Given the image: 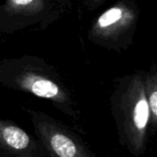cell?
<instances>
[{"label": "cell", "instance_id": "obj_1", "mask_svg": "<svg viewBox=\"0 0 157 157\" xmlns=\"http://www.w3.org/2000/svg\"><path fill=\"white\" fill-rule=\"evenodd\" d=\"M145 74L143 71L121 78L116 82L110 97V108L119 142L134 156L145 153L150 128Z\"/></svg>", "mask_w": 157, "mask_h": 157}, {"label": "cell", "instance_id": "obj_6", "mask_svg": "<svg viewBox=\"0 0 157 157\" xmlns=\"http://www.w3.org/2000/svg\"><path fill=\"white\" fill-rule=\"evenodd\" d=\"M37 139L14 122L0 118V157H46Z\"/></svg>", "mask_w": 157, "mask_h": 157}, {"label": "cell", "instance_id": "obj_4", "mask_svg": "<svg viewBox=\"0 0 157 157\" xmlns=\"http://www.w3.org/2000/svg\"><path fill=\"white\" fill-rule=\"evenodd\" d=\"M138 17L134 1L120 0L95 19L88 30V38L108 49H125L132 42Z\"/></svg>", "mask_w": 157, "mask_h": 157}, {"label": "cell", "instance_id": "obj_2", "mask_svg": "<svg viewBox=\"0 0 157 157\" xmlns=\"http://www.w3.org/2000/svg\"><path fill=\"white\" fill-rule=\"evenodd\" d=\"M0 85L50 101L68 117L76 118V105L53 67L34 56L0 61Z\"/></svg>", "mask_w": 157, "mask_h": 157}, {"label": "cell", "instance_id": "obj_5", "mask_svg": "<svg viewBox=\"0 0 157 157\" xmlns=\"http://www.w3.org/2000/svg\"><path fill=\"white\" fill-rule=\"evenodd\" d=\"M34 133L49 157H98L73 130L43 112L29 110Z\"/></svg>", "mask_w": 157, "mask_h": 157}, {"label": "cell", "instance_id": "obj_8", "mask_svg": "<svg viewBox=\"0 0 157 157\" xmlns=\"http://www.w3.org/2000/svg\"><path fill=\"white\" fill-rule=\"evenodd\" d=\"M106 0H83L84 4L88 9H95L105 3Z\"/></svg>", "mask_w": 157, "mask_h": 157}, {"label": "cell", "instance_id": "obj_7", "mask_svg": "<svg viewBox=\"0 0 157 157\" xmlns=\"http://www.w3.org/2000/svg\"><path fill=\"white\" fill-rule=\"evenodd\" d=\"M145 93L150 111V127L154 132L157 129V72L155 66L145 74Z\"/></svg>", "mask_w": 157, "mask_h": 157}, {"label": "cell", "instance_id": "obj_3", "mask_svg": "<svg viewBox=\"0 0 157 157\" xmlns=\"http://www.w3.org/2000/svg\"><path fill=\"white\" fill-rule=\"evenodd\" d=\"M71 8V0H3L0 33L45 30Z\"/></svg>", "mask_w": 157, "mask_h": 157}]
</instances>
